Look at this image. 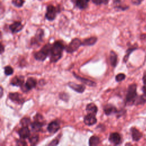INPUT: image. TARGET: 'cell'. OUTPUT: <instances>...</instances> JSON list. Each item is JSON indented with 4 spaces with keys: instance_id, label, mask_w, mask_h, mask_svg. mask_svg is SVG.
Returning a JSON list of instances; mask_svg holds the SVG:
<instances>
[{
    "instance_id": "e0dca14e",
    "label": "cell",
    "mask_w": 146,
    "mask_h": 146,
    "mask_svg": "<svg viewBox=\"0 0 146 146\" xmlns=\"http://www.w3.org/2000/svg\"><path fill=\"white\" fill-rule=\"evenodd\" d=\"M103 111L107 116L117 112V108L111 104H107L104 106L103 107Z\"/></svg>"
},
{
    "instance_id": "7402d4cb",
    "label": "cell",
    "mask_w": 146,
    "mask_h": 146,
    "mask_svg": "<svg viewBox=\"0 0 146 146\" xmlns=\"http://www.w3.org/2000/svg\"><path fill=\"white\" fill-rule=\"evenodd\" d=\"M86 110L88 113L96 115L98 112V107L94 103H89L86 107Z\"/></svg>"
},
{
    "instance_id": "8fae6325",
    "label": "cell",
    "mask_w": 146,
    "mask_h": 146,
    "mask_svg": "<svg viewBox=\"0 0 146 146\" xmlns=\"http://www.w3.org/2000/svg\"><path fill=\"white\" fill-rule=\"evenodd\" d=\"M68 86L72 90L78 93H83L86 90V87L83 84H79L72 82H68Z\"/></svg>"
},
{
    "instance_id": "ba28073f",
    "label": "cell",
    "mask_w": 146,
    "mask_h": 146,
    "mask_svg": "<svg viewBox=\"0 0 146 146\" xmlns=\"http://www.w3.org/2000/svg\"><path fill=\"white\" fill-rule=\"evenodd\" d=\"M83 121L84 124L87 125H93L96 123L97 119L95 117V115L92 113H88L84 117Z\"/></svg>"
},
{
    "instance_id": "e575fe53",
    "label": "cell",
    "mask_w": 146,
    "mask_h": 146,
    "mask_svg": "<svg viewBox=\"0 0 146 146\" xmlns=\"http://www.w3.org/2000/svg\"><path fill=\"white\" fill-rule=\"evenodd\" d=\"M59 140L58 139H55L52 140L49 144H48V145H56L59 144Z\"/></svg>"
},
{
    "instance_id": "5bb4252c",
    "label": "cell",
    "mask_w": 146,
    "mask_h": 146,
    "mask_svg": "<svg viewBox=\"0 0 146 146\" xmlns=\"http://www.w3.org/2000/svg\"><path fill=\"white\" fill-rule=\"evenodd\" d=\"M72 74H73V75L74 76V77L76 79H78V80L80 81L81 82H82L84 84H86V85H87L88 86H90V87H95V86H96V83L95 82H94V81H92V80H91L90 79H88L81 77V76L76 75L75 72H73Z\"/></svg>"
},
{
    "instance_id": "d6986e66",
    "label": "cell",
    "mask_w": 146,
    "mask_h": 146,
    "mask_svg": "<svg viewBox=\"0 0 146 146\" xmlns=\"http://www.w3.org/2000/svg\"><path fill=\"white\" fill-rule=\"evenodd\" d=\"M131 135H132V140L135 141H139L142 137L141 133L136 128L132 127L131 129Z\"/></svg>"
},
{
    "instance_id": "7bdbcfd3",
    "label": "cell",
    "mask_w": 146,
    "mask_h": 146,
    "mask_svg": "<svg viewBox=\"0 0 146 146\" xmlns=\"http://www.w3.org/2000/svg\"><path fill=\"white\" fill-rule=\"evenodd\" d=\"M1 98H2V96H3V88H2V87H1Z\"/></svg>"
},
{
    "instance_id": "f1b7e54d",
    "label": "cell",
    "mask_w": 146,
    "mask_h": 146,
    "mask_svg": "<svg viewBox=\"0 0 146 146\" xmlns=\"http://www.w3.org/2000/svg\"><path fill=\"white\" fill-rule=\"evenodd\" d=\"M11 2L13 5H14L15 7H21L23 5L25 0H12Z\"/></svg>"
},
{
    "instance_id": "ab89813d",
    "label": "cell",
    "mask_w": 146,
    "mask_h": 146,
    "mask_svg": "<svg viewBox=\"0 0 146 146\" xmlns=\"http://www.w3.org/2000/svg\"><path fill=\"white\" fill-rule=\"evenodd\" d=\"M108 2H109V0H102V3L105 5H107L108 3Z\"/></svg>"
},
{
    "instance_id": "9c48e42d",
    "label": "cell",
    "mask_w": 146,
    "mask_h": 146,
    "mask_svg": "<svg viewBox=\"0 0 146 146\" xmlns=\"http://www.w3.org/2000/svg\"><path fill=\"white\" fill-rule=\"evenodd\" d=\"M47 131L51 133H56L60 129V123L58 120H54L50 122L47 126Z\"/></svg>"
},
{
    "instance_id": "7c38bea8",
    "label": "cell",
    "mask_w": 146,
    "mask_h": 146,
    "mask_svg": "<svg viewBox=\"0 0 146 146\" xmlns=\"http://www.w3.org/2000/svg\"><path fill=\"white\" fill-rule=\"evenodd\" d=\"M36 83H37V82L35 78L30 77L27 79L25 84L24 88L26 91H29L36 87Z\"/></svg>"
},
{
    "instance_id": "5b68a950",
    "label": "cell",
    "mask_w": 146,
    "mask_h": 146,
    "mask_svg": "<svg viewBox=\"0 0 146 146\" xmlns=\"http://www.w3.org/2000/svg\"><path fill=\"white\" fill-rule=\"evenodd\" d=\"M44 36V31L42 29H39L36 31L35 36L31 39V46H38L40 44V43L43 42V39Z\"/></svg>"
},
{
    "instance_id": "1f68e13d",
    "label": "cell",
    "mask_w": 146,
    "mask_h": 146,
    "mask_svg": "<svg viewBox=\"0 0 146 146\" xmlns=\"http://www.w3.org/2000/svg\"><path fill=\"white\" fill-rule=\"evenodd\" d=\"M59 98L60 99H61L63 100H64L66 102H67L68 100V95L64 92H62L59 94Z\"/></svg>"
},
{
    "instance_id": "2e32d148",
    "label": "cell",
    "mask_w": 146,
    "mask_h": 146,
    "mask_svg": "<svg viewBox=\"0 0 146 146\" xmlns=\"http://www.w3.org/2000/svg\"><path fill=\"white\" fill-rule=\"evenodd\" d=\"M23 25L21 22L16 21L9 26V29L13 33H17L21 31L23 29Z\"/></svg>"
},
{
    "instance_id": "8992f818",
    "label": "cell",
    "mask_w": 146,
    "mask_h": 146,
    "mask_svg": "<svg viewBox=\"0 0 146 146\" xmlns=\"http://www.w3.org/2000/svg\"><path fill=\"white\" fill-rule=\"evenodd\" d=\"M58 11L52 5H48L47 7V11L45 14V17L48 21H52L56 18Z\"/></svg>"
},
{
    "instance_id": "4316f807",
    "label": "cell",
    "mask_w": 146,
    "mask_h": 146,
    "mask_svg": "<svg viewBox=\"0 0 146 146\" xmlns=\"http://www.w3.org/2000/svg\"><path fill=\"white\" fill-rule=\"evenodd\" d=\"M31 120L30 119L29 117H24L22 118L20 121V124L22 127H26L28 126L29 124H30Z\"/></svg>"
},
{
    "instance_id": "ac0fdd59",
    "label": "cell",
    "mask_w": 146,
    "mask_h": 146,
    "mask_svg": "<svg viewBox=\"0 0 146 146\" xmlns=\"http://www.w3.org/2000/svg\"><path fill=\"white\" fill-rule=\"evenodd\" d=\"M43 125H44L43 122L38 121V120H35L34 121H33L30 124L31 130L34 132H39L41 130Z\"/></svg>"
},
{
    "instance_id": "484cf974",
    "label": "cell",
    "mask_w": 146,
    "mask_h": 146,
    "mask_svg": "<svg viewBox=\"0 0 146 146\" xmlns=\"http://www.w3.org/2000/svg\"><path fill=\"white\" fill-rule=\"evenodd\" d=\"M145 102H146V94H144V95H142L139 97L136 98L134 103L136 105H139V104H144Z\"/></svg>"
},
{
    "instance_id": "6da1fadb",
    "label": "cell",
    "mask_w": 146,
    "mask_h": 146,
    "mask_svg": "<svg viewBox=\"0 0 146 146\" xmlns=\"http://www.w3.org/2000/svg\"><path fill=\"white\" fill-rule=\"evenodd\" d=\"M65 47L63 42L61 40H56L51 45L50 54L51 63H55L62 58Z\"/></svg>"
},
{
    "instance_id": "d590c367",
    "label": "cell",
    "mask_w": 146,
    "mask_h": 146,
    "mask_svg": "<svg viewBox=\"0 0 146 146\" xmlns=\"http://www.w3.org/2000/svg\"><path fill=\"white\" fill-rule=\"evenodd\" d=\"M143 0H131L132 1V3L133 4V5H140L141 2L143 1Z\"/></svg>"
},
{
    "instance_id": "d6a6232c",
    "label": "cell",
    "mask_w": 146,
    "mask_h": 146,
    "mask_svg": "<svg viewBox=\"0 0 146 146\" xmlns=\"http://www.w3.org/2000/svg\"><path fill=\"white\" fill-rule=\"evenodd\" d=\"M43 119L44 118H43V116L42 115H40V113H36L35 115V116H34V120H38V121H42L43 120Z\"/></svg>"
},
{
    "instance_id": "9a60e30c",
    "label": "cell",
    "mask_w": 146,
    "mask_h": 146,
    "mask_svg": "<svg viewBox=\"0 0 146 146\" xmlns=\"http://www.w3.org/2000/svg\"><path fill=\"white\" fill-rule=\"evenodd\" d=\"M24 83V77L23 76H16L13 78L10 84L13 86L22 87Z\"/></svg>"
},
{
    "instance_id": "4fadbf2b",
    "label": "cell",
    "mask_w": 146,
    "mask_h": 146,
    "mask_svg": "<svg viewBox=\"0 0 146 146\" xmlns=\"http://www.w3.org/2000/svg\"><path fill=\"white\" fill-rule=\"evenodd\" d=\"M18 133L20 138L23 139L29 138L31 135L30 130L28 128V126L22 127L21 128H20L18 130Z\"/></svg>"
},
{
    "instance_id": "f35d334b",
    "label": "cell",
    "mask_w": 146,
    "mask_h": 146,
    "mask_svg": "<svg viewBox=\"0 0 146 146\" xmlns=\"http://www.w3.org/2000/svg\"><path fill=\"white\" fill-rule=\"evenodd\" d=\"M143 83H144L145 85H146V74H145L143 76Z\"/></svg>"
},
{
    "instance_id": "4dcf8cb0",
    "label": "cell",
    "mask_w": 146,
    "mask_h": 146,
    "mask_svg": "<svg viewBox=\"0 0 146 146\" xmlns=\"http://www.w3.org/2000/svg\"><path fill=\"white\" fill-rule=\"evenodd\" d=\"M125 78V75L124 74H123V73H120V74H118L116 76L115 80H116V82H121L123 80H124Z\"/></svg>"
},
{
    "instance_id": "603a6c76",
    "label": "cell",
    "mask_w": 146,
    "mask_h": 146,
    "mask_svg": "<svg viewBox=\"0 0 146 146\" xmlns=\"http://www.w3.org/2000/svg\"><path fill=\"white\" fill-rule=\"evenodd\" d=\"M110 62L112 67H115L117 63V55L113 51H111L110 53Z\"/></svg>"
},
{
    "instance_id": "836d02e7",
    "label": "cell",
    "mask_w": 146,
    "mask_h": 146,
    "mask_svg": "<svg viewBox=\"0 0 146 146\" xmlns=\"http://www.w3.org/2000/svg\"><path fill=\"white\" fill-rule=\"evenodd\" d=\"M17 145H23H23H26L27 143L25 140H23V139H21L20 140L17 141Z\"/></svg>"
},
{
    "instance_id": "44dd1931",
    "label": "cell",
    "mask_w": 146,
    "mask_h": 146,
    "mask_svg": "<svg viewBox=\"0 0 146 146\" xmlns=\"http://www.w3.org/2000/svg\"><path fill=\"white\" fill-rule=\"evenodd\" d=\"M97 40H98V38L96 36H92L88 38H86L82 41V46H93L96 43V42H97Z\"/></svg>"
},
{
    "instance_id": "f546056e",
    "label": "cell",
    "mask_w": 146,
    "mask_h": 146,
    "mask_svg": "<svg viewBox=\"0 0 146 146\" xmlns=\"http://www.w3.org/2000/svg\"><path fill=\"white\" fill-rule=\"evenodd\" d=\"M136 48H128L127 51V52H126V54L124 56V58H123V61L124 62H127V61L128 60V58H129V55L131 54V53Z\"/></svg>"
},
{
    "instance_id": "60d3db41",
    "label": "cell",
    "mask_w": 146,
    "mask_h": 146,
    "mask_svg": "<svg viewBox=\"0 0 146 146\" xmlns=\"http://www.w3.org/2000/svg\"><path fill=\"white\" fill-rule=\"evenodd\" d=\"M143 91L145 94H146V85L144 86L143 87Z\"/></svg>"
},
{
    "instance_id": "d4e9b609",
    "label": "cell",
    "mask_w": 146,
    "mask_h": 146,
    "mask_svg": "<svg viewBox=\"0 0 146 146\" xmlns=\"http://www.w3.org/2000/svg\"><path fill=\"white\" fill-rule=\"evenodd\" d=\"M29 141L31 145H36L39 140V135L37 133H34L33 135H30L29 136Z\"/></svg>"
},
{
    "instance_id": "3957f363",
    "label": "cell",
    "mask_w": 146,
    "mask_h": 146,
    "mask_svg": "<svg viewBox=\"0 0 146 146\" xmlns=\"http://www.w3.org/2000/svg\"><path fill=\"white\" fill-rule=\"evenodd\" d=\"M137 93H136V85L135 84H131L128 88L125 103L127 104L131 105L135 103V99L136 98Z\"/></svg>"
},
{
    "instance_id": "30bf717a",
    "label": "cell",
    "mask_w": 146,
    "mask_h": 146,
    "mask_svg": "<svg viewBox=\"0 0 146 146\" xmlns=\"http://www.w3.org/2000/svg\"><path fill=\"white\" fill-rule=\"evenodd\" d=\"M108 140L111 143H112L115 145H119L121 142V136L117 132L111 133L109 136Z\"/></svg>"
},
{
    "instance_id": "74e56055",
    "label": "cell",
    "mask_w": 146,
    "mask_h": 146,
    "mask_svg": "<svg viewBox=\"0 0 146 146\" xmlns=\"http://www.w3.org/2000/svg\"><path fill=\"white\" fill-rule=\"evenodd\" d=\"M113 3L116 5V7H117L119 6V4L120 3L121 0H113Z\"/></svg>"
},
{
    "instance_id": "cb8c5ba5",
    "label": "cell",
    "mask_w": 146,
    "mask_h": 146,
    "mask_svg": "<svg viewBox=\"0 0 146 146\" xmlns=\"http://www.w3.org/2000/svg\"><path fill=\"white\" fill-rule=\"evenodd\" d=\"M100 140L97 136H92L89 139V145L90 146H95L100 144Z\"/></svg>"
},
{
    "instance_id": "83f0119b",
    "label": "cell",
    "mask_w": 146,
    "mask_h": 146,
    "mask_svg": "<svg viewBox=\"0 0 146 146\" xmlns=\"http://www.w3.org/2000/svg\"><path fill=\"white\" fill-rule=\"evenodd\" d=\"M14 70L10 66H6L4 67V72L6 75H11L13 74Z\"/></svg>"
},
{
    "instance_id": "277c9868",
    "label": "cell",
    "mask_w": 146,
    "mask_h": 146,
    "mask_svg": "<svg viewBox=\"0 0 146 146\" xmlns=\"http://www.w3.org/2000/svg\"><path fill=\"white\" fill-rule=\"evenodd\" d=\"M82 42L79 38H74L69 44L65 47V50L68 53H73L78 50L80 46H82Z\"/></svg>"
},
{
    "instance_id": "7a4b0ae2",
    "label": "cell",
    "mask_w": 146,
    "mask_h": 146,
    "mask_svg": "<svg viewBox=\"0 0 146 146\" xmlns=\"http://www.w3.org/2000/svg\"><path fill=\"white\" fill-rule=\"evenodd\" d=\"M51 45L52 44L50 43H47L46 44L43 46L39 51L36 52L34 54V58L38 61H44L48 56V55L50 54Z\"/></svg>"
},
{
    "instance_id": "ffe728a7",
    "label": "cell",
    "mask_w": 146,
    "mask_h": 146,
    "mask_svg": "<svg viewBox=\"0 0 146 146\" xmlns=\"http://www.w3.org/2000/svg\"><path fill=\"white\" fill-rule=\"evenodd\" d=\"M75 6L80 9H84L88 6V3L90 0H71Z\"/></svg>"
},
{
    "instance_id": "b9f144b4",
    "label": "cell",
    "mask_w": 146,
    "mask_h": 146,
    "mask_svg": "<svg viewBox=\"0 0 146 146\" xmlns=\"http://www.w3.org/2000/svg\"><path fill=\"white\" fill-rule=\"evenodd\" d=\"M4 51V47L3 46V44L1 43V54H2Z\"/></svg>"
},
{
    "instance_id": "52a82bcc",
    "label": "cell",
    "mask_w": 146,
    "mask_h": 146,
    "mask_svg": "<svg viewBox=\"0 0 146 146\" xmlns=\"http://www.w3.org/2000/svg\"><path fill=\"white\" fill-rule=\"evenodd\" d=\"M9 98L13 102L19 104H22L25 102V99L22 95L18 92H10L9 94Z\"/></svg>"
},
{
    "instance_id": "8d00e7d4",
    "label": "cell",
    "mask_w": 146,
    "mask_h": 146,
    "mask_svg": "<svg viewBox=\"0 0 146 146\" xmlns=\"http://www.w3.org/2000/svg\"><path fill=\"white\" fill-rule=\"evenodd\" d=\"M91 1H92V2L94 3L97 5H100L101 3H102V0H91Z\"/></svg>"
}]
</instances>
